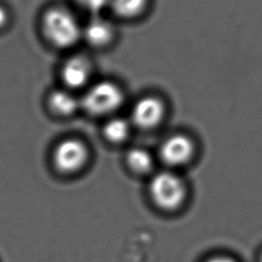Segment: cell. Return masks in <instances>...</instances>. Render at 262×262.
Segmentation results:
<instances>
[{"label": "cell", "mask_w": 262, "mask_h": 262, "mask_svg": "<svg viewBox=\"0 0 262 262\" xmlns=\"http://www.w3.org/2000/svg\"><path fill=\"white\" fill-rule=\"evenodd\" d=\"M42 28L48 41L58 48L75 45L82 35L75 15L63 7H52L43 16Z\"/></svg>", "instance_id": "cell-1"}, {"label": "cell", "mask_w": 262, "mask_h": 262, "mask_svg": "<svg viewBox=\"0 0 262 262\" xmlns=\"http://www.w3.org/2000/svg\"><path fill=\"white\" fill-rule=\"evenodd\" d=\"M165 114L163 102L154 96H145L135 102L132 107V121L142 129H150L160 124Z\"/></svg>", "instance_id": "cell-5"}, {"label": "cell", "mask_w": 262, "mask_h": 262, "mask_svg": "<svg viewBox=\"0 0 262 262\" xmlns=\"http://www.w3.org/2000/svg\"><path fill=\"white\" fill-rule=\"evenodd\" d=\"M127 163L129 167L138 173H145L152 167L151 156L142 148H132L127 154Z\"/></svg>", "instance_id": "cell-12"}, {"label": "cell", "mask_w": 262, "mask_h": 262, "mask_svg": "<svg viewBox=\"0 0 262 262\" xmlns=\"http://www.w3.org/2000/svg\"><path fill=\"white\" fill-rule=\"evenodd\" d=\"M88 159V149L79 139L69 138L57 144L53 152L55 167L63 173L80 170Z\"/></svg>", "instance_id": "cell-4"}, {"label": "cell", "mask_w": 262, "mask_h": 262, "mask_svg": "<svg viewBox=\"0 0 262 262\" xmlns=\"http://www.w3.org/2000/svg\"><path fill=\"white\" fill-rule=\"evenodd\" d=\"M86 41L96 47L108 44L114 37L113 26L101 17H93L82 32Z\"/></svg>", "instance_id": "cell-8"}, {"label": "cell", "mask_w": 262, "mask_h": 262, "mask_svg": "<svg viewBox=\"0 0 262 262\" xmlns=\"http://www.w3.org/2000/svg\"><path fill=\"white\" fill-rule=\"evenodd\" d=\"M130 133V126L127 121L121 118L110 120L103 128V134L107 140L112 142L124 141Z\"/></svg>", "instance_id": "cell-11"}, {"label": "cell", "mask_w": 262, "mask_h": 262, "mask_svg": "<svg viewBox=\"0 0 262 262\" xmlns=\"http://www.w3.org/2000/svg\"><path fill=\"white\" fill-rule=\"evenodd\" d=\"M84 9L96 13L110 5L111 0H75Z\"/></svg>", "instance_id": "cell-13"}, {"label": "cell", "mask_w": 262, "mask_h": 262, "mask_svg": "<svg viewBox=\"0 0 262 262\" xmlns=\"http://www.w3.org/2000/svg\"><path fill=\"white\" fill-rule=\"evenodd\" d=\"M260 262H262V256H261V258H260Z\"/></svg>", "instance_id": "cell-16"}, {"label": "cell", "mask_w": 262, "mask_h": 262, "mask_svg": "<svg viewBox=\"0 0 262 262\" xmlns=\"http://www.w3.org/2000/svg\"><path fill=\"white\" fill-rule=\"evenodd\" d=\"M90 78V64L82 56H72L61 68V79L71 89L81 88Z\"/></svg>", "instance_id": "cell-7"}, {"label": "cell", "mask_w": 262, "mask_h": 262, "mask_svg": "<svg viewBox=\"0 0 262 262\" xmlns=\"http://www.w3.org/2000/svg\"><path fill=\"white\" fill-rule=\"evenodd\" d=\"M147 0H111L112 10L124 18L136 17L145 8Z\"/></svg>", "instance_id": "cell-10"}, {"label": "cell", "mask_w": 262, "mask_h": 262, "mask_svg": "<svg viewBox=\"0 0 262 262\" xmlns=\"http://www.w3.org/2000/svg\"><path fill=\"white\" fill-rule=\"evenodd\" d=\"M7 19H8V15L6 10L2 6H0V28L5 26V24L7 23Z\"/></svg>", "instance_id": "cell-14"}, {"label": "cell", "mask_w": 262, "mask_h": 262, "mask_svg": "<svg viewBox=\"0 0 262 262\" xmlns=\"http://www.w3.org/2000/svg\"><path fill=\"white\" fill-rule=\"evenodd\" d=\"M194 146L189 137L176 134L168 137L160 148L162 160L170 166L186 164L192 157Z\"/></svg>", "instance_id": "cell-6"}, {"label": "cell", "mask_w": 262, "mask_h": 262, "mask_svg": "<svg viewBox=\"0 0 262 262\" xmlns=\"http://www.w3.org/2000/svg\"><path fill=\"white\" fill-rule=\"evenodd\" d=\"M123 99V92L117 84L101 81L92 85L80 99V102L87 113L94 116H103L117 111Z\"/></svg>", "instance_id": "cell-2"}, {"label": "cell", "mask_w": 262, "mask_h": 262, "mask_svg": "<svg viewBox=\"0 0 262 262\" xmlns=\"http://www.w3.org/2000/svg\"><path fill=\"white\" fill-rule=\"evenodd\" d=\"M206 262H234L232 259L228 258V257H223V256H217V257H213L209 260H207Z\"/></svg>", "instance_id": "cell-15"}, {"label": "cell", "mask_w": 262, "mask_h": 262, "mask_svg": "<svg viewBox=\"0 0 262 262\" xmlns=\"http://www.w3.org/2000/svg\"><path fill=\"white\" fill-rule=\"evenodd\" d=\"M48 103L50 108L60 116H70L81 106L80 100L69 90L53 91L49 96Z\"/></svg>", "instance_id": "cell-9"}, {"label": "cell", "mask_w": 262, "mask_h": 262, "mask_svg": "<svg viewBox=\"0 0 262 262\" xmlns=\"http://www.w3.org/2000/svg\"><path fill=\"white\" fill-rule=\"evenodd\" d=\"M149 192L152 201L160 208L173 210L183 202L185 187L180 177L174 173L164 171L152 177Z\"/></svg>", "instance_id": "cell-3"}]
</instances>
